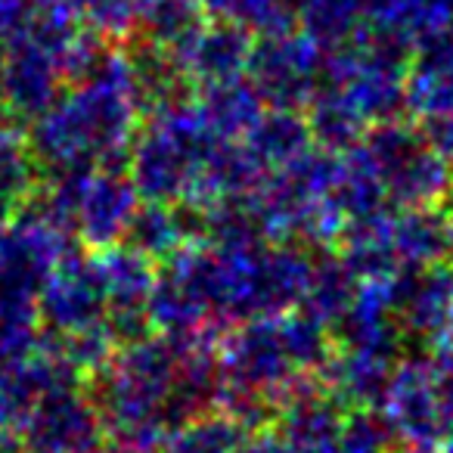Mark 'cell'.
Instances as JSON below:
<instances>
[{
	"mask_svg": "<svg viewBox=\"0 0 453 453\" xmlns=\"http://www.w3.org/2000/svg\"><path fill=\"white\" fill-rule=\"evenodd\" d=\"M202 4H211V7H220V10H224L226 0H202Z\"/></svg>",
	"mask_w": 453,
	"mask_h": 453,
	"instance_id": "6da1fadb",
	"label": "cell"
}]
</instances>
